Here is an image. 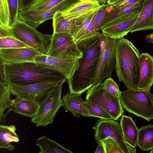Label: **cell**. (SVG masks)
<instances>
[{"mask_svg":"<svg viewBox=\"0 0 153 153\" xmlns=\"http://www.w3.org/2000/svg\"><path fill=\"white\" fill-rule=\"evenodd\" d=\"M10 13V25L12 26L19 18V0H7Z\"/></svg>","mask_w":153,"mask_h":153,"instance_id":"obj_34","label":"cell"},{"mask_svg":"<svg viewBox=\"0 0 153 153\" xmlns=\"http://www.w3.org/2000/svg\"><path fill=\"white\" fill-rule=\"evenodd\" d=\"M11 89L10 85L2 81L0 82V123L3 124L6 121V115L4 114L9 107L10 102Z\"/></svg>","mask_w":153,"mask_h":153,"instance_id":"obj_27","label":"cell"},{"mask_svg":"<svg viewBox=\"0 0 153 153\" xmlns=\"http://www.w3.org/2000/svg\"><path fill=\"white\" fill-rule=\"evenodd\" d=\"M96 0H81L75 4L60 11L64 17L69 19H76L87 13L99 10L105 6Z\"/></svg>","mask_w":153,"mask_h":153,"instance_id":"obj_17","label":"cell"},{"mask_svg":"<svg viewBox=\"0 0 153 153\" xmlns=\"http://www.w3.org/2000/svg\"><path fill=\"white\" fill-rule=\"evenodd\" d=\"M11 30L16 39L42 55H47L52 35L39 32L19 18L12 26Z\"/></svg>","mask_w":153,"mask_h":153,"instance_id":"obj_5","label":"cell"},{"mask_svg":"<svg viewBox=\"0 0 153 153\" xmlns=\"http://www.w3.org/2000/svg\"><path fill=\"white\" fill-rule=\"evenodd\" d=\"M94 137L98 143L107 137L115 140L124 153H136L135 148L128 145L124 139L120 123L112 119L98 120L94 126Z\"/></svg>","mask_w":153,"mask_h":153,"instance_id":"obj_9","label":"cell"},{"mask_svg":"<svg viewBox=\"0 0 153 153\" xmlns=\"http://www.w3.org/2000/svg\"><path fill=\"white\" fill-rule=\"evenodd\" d=\"M102 51L95 71L93 85L111 77L116 62V46L117 39L111 38L101 33Z\"/></svg>","mask_w":153,"mask_h":153,"instance_id":"obj_8","label":"cell"},{"mask_svg":"<svg viewBox=\"0 0 153 153\" xmlns=\"http://www.w3.org/2000/svg\"><path fill=\"white\" fill-rule=\"evenodd\" d=\"M36 145L39 147V153H73L45 136L38 138L36 141Z\"/></svg>","mask_w":153,"mask_h":153,"instance_id":"obj_25","label":"cell"},{"mask_svg":"<svg viewBox=\"0 0 153 153\" xmlns=\"http://www.w3.org/2000/svg\"><path fill=\"white\" fill-rule=\"evenodd\" d=\"M145 0L134 5L124 7L117 8L113 7L112 9L106 14L102 23L100 30L117 20L126 15L139 13Z\"/></svg>","mask_w":153,"mask_h":153,"instance_id":"obj_21","label":"cell"},{"mask_svg":"<svg viewBox=\"0 0 153 153\" xmlns=\"http://www.w3.org/2000/svg\"><path fill=\"white\" fill-rule=\"evenodd\" d=\"M81 0H65L50 9L38 10L29 9L19 13V19L31 26L36 29L44 22L52 19L55 13L66 9Z\"/></svg>","mask_w":153,"mask_h":153,"instance_id":"obj_11","label":"cell"},{"mask_svg":"<svg viewBox=\"0 0 153 153\" xmlns=\"http://www.w3.org/2000/svg\"><path fill=\"white\" fill-rule=\"evenodd\" d=\"M109 0H108V1H109Z\"/></svg>","mask_w":153,"mask_h":153,"instance_id":"obj_43","label":"cell"},{"mask_svg":"<svg viewBox=\"0 0 153 153\" xmlns=\"http://www.w3.org/2000/svg\"><path fill=\"white\" fill-rule=\"evenodd\" d=\"M140 12L129 14L117 20L102 29V33L105 36L117 39L124 37L129 33Z\"/></svg>","mask_w":153,"mask_h":153,"instance_id":"obj_15","label":"cell"},{"mask_svg":"<svg viewBox=\"0 0 153 153\" xmlns=\"http://www.w3.org/2000/svg\"><path fill=\"white\" fill-rule=\"evenodd\" d=\"M137 146L146 151L153 149V125L142 126L139 129Z\"/></svg>","mask_w":153,"mask_h":153,"instance_id":"obj_26","label":"cell"},{"mask_svg":"<svg viewBox=\"0 0 153 153\" xmlns=\"http://www.w3.org/2000/svg\"><path fill=\"white\" fill-rule=\"evenodd\" d=\"M153 30V0H145L143 6L129 33Z\"/></svg>","mask_w":153,"mask_h":153,"instance_id":"obj_19","label":"cell"},{"mask_svg":"<svg viewBox=\"0 0 153 153\" xmlns=\"http://www.w3.org/2000/svg\"><path fill=\"white\" fill-rule=\"evenodd\" d=\"M150 153H153V149L151 150V151L150 152Z\"/></svg>","mask_w":153,"mask_h":153,"instance_id":"obj_42","label":"cell"},{"mask_svg":"<svg viewBox=\"0 0 153 153\" xmlns=\"http://www.w3.org/2000/svg\"><path fill=\"white\" fill-rule=\"evenodd\" d=\"M42 55L30 47L0 49V64L35 62L36 57Z\"/></svg>","mask_w":153,"mask_h":153,"instance_id":"obj_14","label":"cell"},{"mask_svg":"<svg viewBox=\"0 0 153 153\" xmlns=\"http://www.w3.org/2000/svg\"><path fill=\"white\" fill-rule=\"evenodd\" d=\"M16 128L13 125L5 126L0 124V148L12 151L15 147L11 144L19 141L18 134L16 132Z\"/></svg>","mask_w":153,"mask_h":153,"instance_id":"obj_24","label":"cell"},{"mask_svg":"<svg viewBox=\"0 0 153 153\" xmlns=\"http://www.w3.org/2000/svg\"><path fill=\"white\" fill-rule=\"evenodd\" d=\"M81 94L70 92L62 97L63 106L68 111L72 113L76 117L81 116L90 117L91 114L83 105Z\"/></svg>","mask_w":153,"mask_h":153,"instance_id":"obj_20","label":"cell"},{"mask_svg":"<svg viewBox=\"0 0 153 153\" xmlns=\"http://www.w3.org/2000/svg\"><path fill=\"white\" fill-rule=\"evenodd\" d=\"M125 0H109L107 4L109 6H112L117 3Z\"/></svg>","mask_w":153,"mask_h":153,"instance_id":"obj_40","label":"cell"},{"mask_svg":"<svg viewBox=\"0 0 153 153\" xmlns=\"http://www.w3.org/2000/svg\"><path fill=\"white\" fill-rule=\"evenodd\" d=\"M79 59L76 58H56L42 55L36 57L35 62L59 72L65 76L68 83L78 67Z\"/></svg>","mask_w":153,"mask_h":153,"instance_id":"obj_13","label":"cell"},{"mask_svg":"<svg viewBox=\"0 0 153 153\" xmlns=\"http://www.w3.org/2000/svg\"><path fill=\"white\" fill-rule=\"evenodd\" d=\"M65 80L63 79L58 83L51 91L46 99L39 104L37 112L31 120L37 127H46L53 123L56 113L63 106L61 97L62 87Z\"/></svg>","mask_w":153,"mask_h":153,"instance_id":"obj_6","label":"cell"},{"mask_svg":"<svg viewBox=\"0 0 153 153\" xmlns=\"http://www.w3.org/2000/svg\"><path fill=\"white\" fill-rule=\"evenodd\" d=\"M83 104L90 113L91 117L101 119H112L111 116L100 106L86 101H84Z\"/></svg>","mask_w":153,"mask_h":153,"instance_id":"obj_28","label":"cell"},{"mask_svg":"<svg viewBox=\"0 0 153 153\" xmlns=\"http://www.w3.org/2000/svg\"><path fill=\"white\" fill-rule=\"evenodd\" d=\"M120 123L126 142L129 145L135 148L137 146L139 129L132 117L123 115Z\"/></svg>","mask_w":153,"mask_h":153,"instance_id":"obj_22","label":"cell"},{"mask_svg":"<svg viewBox=\"0 0 153 153\" xmlns=\"http://www.w3.org/2000/svg\"><path fill=\"white\" fill-rule=\"evenodd\" d=\"M140 53L130 41L117 39L114 68L117 76L127 89H137L139 76Z\"/></svg>","mask_w":153,"mask_h":153,"instance_id":"obj_3","label":"cell"},{"mask_svg":"<svg viewBox=\"0 0 153 153\" xmlns=\"http://www.w3.org/2000/svg\"><path fill=\"white\" fill-rule=\"evenodd\" d=\"M112 6H109L106 4L105 6L99 10L95 18L94 27L95 30L99 31L102 23L106 14L113 8Z\"/></svg>","mask_w":153,"mask_h":153,"instance_id":"obj_33","label":"cell"},{"mask_svg":"<svg viewBox=\"0 0 153 153\" xmlns=\"http://www.w3.org/2000/svg\"><path fill=\"white\" fill-rule=\"evenodd\" d=\"M36 0H19V12L30 9Z\"/></svg>","mask_w":153,"mask_h":153,"instance_id":"obj_37","label":"cell"},{"mask_svg":"<svg viewBox=\"0 0 153 153\" xmlns=\"http://www.w3.org/2000/svg\"><path fill=\"white\" fill-rule=\"evenodd\" d=\"M101 33L76 42L82 52L79 65L68 83L70 92L82 94L93 85L95 71L102 51Z\"/></svg>","mask_w":153,"mask_h":153,"instance_id":"obj_1","label":"cell"},{"mask_svg":"<svg viewBox=\"0 0 153 153\" xmlns=\"http://www.w3.org/2000/svg\"><path fill=\"white\" fill-rule=\"evenodd\" d=\"M29 47L28 45L15 38L6 37L0 38V49Z\"/></svg>","mask_w":153,"mask_h":153,"instance_id":"obj_30","label":"cell"},{"mask_svg":"<svg viewBox=\"0 0 153 153\" xmlns=\"http://www.w3.org/2000/svg\"><path fill=\"white\" fill-rule=\"evenodd\" d=\"M85 101L102 107L115 120H118L124 112L120 97L114 96L108 92L103 82L95 84L88 90Z\"/></svg>","mask_w":153,"mask_h":153,"instance_id":"obj_7","label":"cell"},{"mask_svg":"<svg viewBox=\"0 0 153 153\" xmlns=\"http://www.w3.org/2000/svg\"><path fill=\"white\" fill-rule=\"evenodd\" d=\"M39 106V104L31 99L17 96L10 100L5 115L12 111L23 116L32 118L36 114Z\"/></svg>","mask_w":153,"mask_h":153,"instance_id":"obj_18","label":"cell"},{"mask_svg":"<svg viewBox=\"0 0 153 153\" xmlns=\"http://www.w3.org/2000/svg\"><path fill=\"white\" fill-rule=\"evenodd\" d=\"M105 89L115 97H120L121 91L117 83L111 77L106 79L103 82Z\"/></svg>","mask_w":153,"mask_h":153,"instance_id":"obj_35","label":"cell"},{"mask_svg":"<svg viewBox=\"0 0 153 153\" xmlns=\"http://www.w3.org/2000/svg\"><path fill=\"white\" fill-rule=\"evenodd\" d=\"M96 15L86 27L76 34L74 39L76 42L88 38L100 33L99 31L95 30L94 27V19Z\"/></svg>","mask_w":153,"mask_h":153,"instance_id":"obj_29","label":"cell"},{"mask_svg":"<svg viewBox=\"0 0 153 153\" xmlns=\"http://www.w3.org/2000/svg\"><path fill=\"white\" fill-rule=\"evenodd\" d=\"M120 99L126 111L148 121L153 119V94L150 91L127 89L121 92Z\"/></svg>","mask_w":153,"mask_h":153,"instance_id":"obj_4","label":"cell"},{"mask_svg":"<svg viewBox=\"0 0 153 153\" xmlns=\"http://www.w3.org/2000/svg\"><path fill=\"white\" fill-rule=\"evenodd\" d=\"M98 145L96 149L95 153H105L104 147L101 141L98 143Z\"/></svg>","mask_w":153,"mask_h":153,"instance_id":"obj_38","label":"cell"},{"mask_svg":"<svg viewBox=\"0 0 153 153\" xmlns=\"http://www.w3.org/2000/svg\"><path fill=\"white\" fill-rule=\"evenodd\" d=\"M0 73L2 81L10 85H27L66 79L59 72L35 62L0 64Z\"/></svg>","mask_w":153,"mask_h":153,"instance_id":"obj_2","label":"cell"},{"mask_svg":"<svg viewBox=\"0 0 153 153\" xmlns=\"http://www.w3.org/2000/svg\"><path fill=\"white\" fill-rule=\"evenodd\" d=\"M140 71L137 89L151 91L153 84V56L146 52L140 54Z\"/></svg>","mask_w":153,"mask_h":153,"instance_id":"obj_16","label":"cell"},{"mask_svg":"<svg viewBox=\"0 0 153 153\" xmlns=\"http://www.w3.org/2000/svg\"><path fill=\"white\" fill-rule=\"evenodd\" d=\"M143 0H125L117 3L112 6L115 7L121 8L134 5L141 2Z\"/></svg>","mask_w":153,"mask_h":153,"instance_id":"obj_36","label":"cell"},{"mask_svg":"<svg viewBox=\"0 0 153 153\" xmlns=\"http://www.w3.org/2000/svg\"><path fill=\"white\" fill-rule=\"evenodd\" d=\"M99 2L100 4H107L108 0H96Z\"/></svg>","mask_w":153,"mask_h":153,"instance_id":"obj_41","label":"cell"},{"mask_svg":"<svg viewBox=\"0 0 153 153\" xmlns=\"http://www.w3.org/2000/svg\"><path fill=\"white\" fill-rule=\"evenodd\" d=\"M65 0H36L30 9L42 10L51 9Z\"/></svg>","mask_w":153,"mask_h":153,"instance_id":"obj_32","label":"cell"},{"mask_svg":"<svg viewBox=\"0 0 153 153\" xmlns=\"http://www.w3.org/2000/svg\"><path fill=\"white\" fill-rule=\"evenodd\" d=\"M47 55L59 58H82V54L74 38L68 34L57 33L52 34Z\"/></svg>","mask_w":153,"mask_h":153,"instance_id":"obj_10","label":"cell"},{"mask_svg":"<svg viewBox=\"0 0 153 153\" xmlns=\"http://www.w3.org/2000/svg\"><path fill=\"white\" fill-rule=\"evenodd\" d=\"M100 141L105 153H124L118 143L112 138L107 137Z\"/></svg>","mask_w":153,"mask_h":153,"instance_id":"obj_31","label":"cell"},{"mask_svg":"<svg viewBox=\"0 0 153 153\" xmlns=\"http://www.w3.org/2000/svg\"><path fill=\"white\" fill-rule=\"evenodd\" d=\"M145 39L147 42L153 44V32L147 35L146 36Z\"/></svg>","mask_w":153,"mask_h":153,"instance_id":"obj_39","label":"cell"},{"mask_svg":"<svg viewBox=\"0 0 153 153\" xmlns=\"http://www.w3.org/2000/svg\"><path fill=\"white\" fill-rule=\"evenodd\" d=\"M53 33H63L70 34L74 38L77 27L75 20L69 19L63 17L60 11L57 12L52 19Z\"/></svg>","mask_w":153,"mask_h":153,"instance_id":"obj_23","label":"cell"},{"mask_svg":"<svg viewBox=\"0 0 153 153\" xmlns=\"http://www.w3.org/2000/svg\"><path fill=\"white\" fill-rule=\"evenodd\" d=\"M61 80L27 85H10L11 93L16 96L31 99L40 104L46 99L52 88Z\"/></svg>","mask_w":153,"mask_h":153,"instance_id":"obj_12","label":"cell"}]
</instances>
